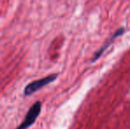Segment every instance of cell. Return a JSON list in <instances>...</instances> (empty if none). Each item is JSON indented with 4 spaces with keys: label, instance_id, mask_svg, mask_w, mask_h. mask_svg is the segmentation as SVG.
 Instances as JSON below:
<instances>
[{
    "label": "cell",
    "instance_id": "cell-1",
    "mask_svg": "<svg viewBox=\"0 0 130 129\" xmlns=\"http://www.w3.org/2000/svg\"><path fill=\"white\" fill-rule=\"evenodd\" d=\"M41 109H42L41 102L39 101L36 102L28 110L27 115L24 118V120L19 125V126L16 129H27L30 127L36 122V119L38 118L40 112H41Z\"/></svg>",
    "mask_w": 130,
    "mask_h": 129
},
{
    "label": "cell",
    "instance_id": "cell-2",
    "mask_svg": "<svg viewBox=\"0 0 130 129\" xmlns=\"http://www.w3.org/2000/svg\"><path fill=\"white\" fill-rule=\"evenodd\" d=\"M57 77H58V74L54 73V74H50V75L42 78V79L32 81V82L27 84L26 86V88L24 89V95L25 96L32 95V94H34L37 90L41 89L42 88H43L46 85L50 84L51 82L54 81L57 79Z\"/></svg>",
    "mask_w": 130,
    "mask_h": 129
},
{
    "label": "cell",
    "instance_id": "cell-3",
    "mask_svg": "<svg viewBox=\"0 0 130 129\" xmlns=\"http://www.w3.org/2000/svg\"><path fill=\"white\" fill-rule=\"evenodd\" d=\"M123 32H124V28H120V29L117 30V31L114 33V34H113V35L111 36V39H110L109 41H108L107 43H105V44L103 45V46H102L101 48H100L99 50H98V51L95 52V54H94V55H93V59H92V60H93V61H95V60H96V59H99V57L102 55V54H103V52L104 51V50H105V49L107 48V47L109 46L110 44H111V42H112L113 40H114L116 37H118V36L121 35V34H123Z\"/></svg>",
    "mask_w": 130,
    "mask_h": 129
}]
</instances>
